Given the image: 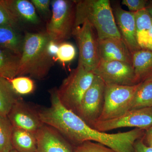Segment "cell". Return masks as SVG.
Listing matches in <instances>:
<instances>
[{
	"label": "cell",
	"instance_id": "6da1fadb",
	"mask_svg": "<svg viewBox=\"0 0 152 152\" xmlns=\"http://www.w3.org/2000/svg\"><path fill=\"white\" fill-rule=\"evenodd\" d=\"M49 124L73 147L90 141L102 144L117 152H134L135 142L142 137L145 132L138 128L115 134L99 132L91 127L77 115L63 105L55 109Z\"/></svg>",
	"mask_w": 152,
	"mask_h": 152
},
{
	"label": "cell",
	"instance_id": "7a4b0ae2",
	"mask_svg": "<svg viewBox=\"0 0 152 152\" xmlns=\"http://www.w3.org/2000/svg\"><path fill=\"white\" fill-rule=\"evenodd\" d=\"M50 38L46 32L27 33L23 38L18 76L29 75L37 80L44 79L54 64L48 45Z\"/></svg>",
	"mask_w": 152,
	"mask_h": 152
},
{
	"label": "cell",
	"instance_id": "3957f363",
	"mask_svg": "<svg viewBox=\"0 0 152 152\" xmlns=\"http://www.w3.org/2000/svg\"><path fill=\"white\" fill-rule=\"evenodd\" d=\"M75 28L87 21L95 30L98 39L121 38L109 0L75 1Z\"/></svg>",
	"mask_w": 152,
	"mask_h": 152
},
{
	"label": "cell",
	"instance_id": "277c9868",
	"mask_svg": "<svg viewBox=\"0 0 152 152\" xmlns=\"http://www.w3.org/2000/svg\"><path fill=\"white\" fill-rule=\"evenodd\" d=\"M94 76L92 72L87 71L78 64L57 89L62 104L77 115L83 97L91 85Z\"/></svg>",
	"mask_w": 152,
	"mask_h": 152
},
{
	"label": "cell",
	"instance_id": "5b68a950",
	"mask_svg": "<svg viewBox=\"0 0 152 152\" xmlns=\"http://www.w3.org/2000/svg\"><path fill=\"white\" fill-rule=\"evenodd\" d=\"M52 15L47 25L46 33L52 40L58 44L72 36L75 20V1L54 0Z\"/></svg>",
	"mask_w": 152,
	"mask_h": 152
},
{
	"label": "cell",
	"instance_id": "8992f818",
	"mask_svg": "<svg viewBox=\"0 0 152 152\" xmlns=\"http://www.w3.org/2000/svg\"><path fill=\"white\" fill-rule=\"evenodd\" d=\"M141 83L133 86L106 84L103 110L98 121L115 118L129 110Z\"/></svg>",
	"mask_w": 152,
	"mask_h": 152
},
{
	"label": "cell",
	"instance_id": "52a82bcc",
	"mask_svg": "<svg viewBox=\"0 0 152 152\" xmlns=\"http://www.w3.org/2000/svg\"><path fill=\"white\" fill-rule=\"evenodd\" d=\"M94 31L89 23L85 21L81 26L74 28L72 33L79 49L78 64L87 71L92 72L100 61L97 36Z\"/></svg>",
	"mask_w": 152,
	"mask_h": 152
},
{
	"label": "cell",
	"instance_id": "ba28073f",
	"mask_svg": "<svg viewBox=\"0 0 152 152\" xmlns=\"http://www.w3.org/2000/svg\"><path fill=\"white\" fill-rule=\"evenodd\" d=\"M106 84L96 75L82 99L77 115L92 127L98 121L103 110Z\"/></svg>",
	"mask_w": 152,
	"mask_h": 152
},
{
	"label": "cell",
	"instance_id": "9c48e42d",
	"mask_svg": "<svg viewBox=\"0 0 152 152\" xmlns=\"http://www.w3.org/2000/svg\"><path fill=\"white\" fill-rule=\"evenodd\" d=\"M152 126V107L130 110L122 115L106 121H97L92 128L99 132L124 127H135L146 131Z\"/></svg>",
	"mask_w": 152,
	"mask_h": 152
},
{
	"label": "cell",
	"instance_id": "30bf717a",
	"mask_svg": "<svg viewBox=\"0 0 152 152\" xmlns=\"http://www.w3.org/2000/svg\"><path fill=\"white\" fill-rule=\"evenodd\" d=\"M93 72L106 84L133 86L139 84L133 65L124 62L100 61Z\"/></svg>",
	"mask_w": 152,
	"mask_h": 152
},
{
	"label": "cell",
	"instance_id": "8fae6325",
	"mask_svg": "<svg viewBox=\"0 0 152 152\" xmlns=\"http://www.w3.org/2000/svg\"><path fill=\"white\" fill-rule=\"evenodd\" d=\"M7 116L13 127L35 134L44 124L39 116L38 107L32 106L22 97L14 105Z\"/></svg>",
	"mask_w": 152,
	"mask_h": 152
},
{
	"label": "cell",
	"instance_id": "7c38bea8",
	"mask_svg": "<svg viewBox=\"0 0 152 152\" xmlns=\"http://www.w3.org/2000/svg\"><path fill=\"white\" fill-rule=\"evenodd\" d=\"M36 152H74V147L55 128L44 124L36 134Z\"/></svg>",
	"mask_w": 152,
	"mask_h": 152
},
{
	"label": "cell",
	"instance_id": "4fadbf2b",
	"mask_svg": "<svg viewBox=\"0 0 152 152\" xmlns=\"http://www.w3.org/2000/svg\"><path fill=\"white\" fill-rule=\"evenodd\" d=\"M113 12L122 39L133 55L141 50L137 38L135 12L125 10L120 7L115 8Z\"/></svg>",
	"mask_w": 152,
	"mask_h": 152
},
{
	"label": "cell",
	"instance_id": "5bb4252c",
	"mask_svg": "<svg viewBox=\"0 0 152 152\" xmlns=\"http://www.w3.org/2000/svg\"><path fill=\"white\" fill-rule=\"evenodd\" d=\"M100 61H118L132 65L133 55L122 38L97 39Z\"/></svg>",
	"mask_w": 152,
	"mask_h": 152
},
{
	"label": "cell",
	"instance_id": "9a60e30c",
	"mask_svg": "<svg viewBox=\"0 0 152 152\" xmlns=\"http://www.w3.org/2000/svg\"><path fill=\"white\" fill-rule=\"evenodd\" d=\"M132 65L138 83L152 77V51L141 49L133 55Z\"/></svg>",
	"mask_w": 152,
	"mask_h": 152
},
{
	"label": "cell",
	"instance_id": "2e32d148",
	"mask_svg": "<svg viewBox=\"0 0 152 152\" xmlns=\"http://www.w3.org/2000/svg\"><path fill=\"white\" fill-rule=\"evenodd\" d=\"M20 56L0 47V77L8 80L18 77Z\"/></svg>",
	"mask_w": 152,
	"mask_h": 152
},
{
	"label": "cell",
	"instance_id": "e0dca14e",
	"mask_svg": "<svg viewBox=\"0 0 152 152\" xmlns=\"http://www.w3.org/2000/svg\"><path fill=\"white\" fill-rule=\"evenodd\" d=\"M12 143L13 149L18 152H36V134L13 127Z\"/></svg>",
	"mask_w": 152,
	"mask_h": 152
},
{
	"label": "cell",
	"instance_id": "ac0fdd59",
	"mask_svg": "<svg viewBox=\"0 0 152 152\" xmlns=\"http://www.w3.org/2000/svg\"><path fill=\"white\" fill-rule=\"evenodd\" d=\"M11 9L20 22L37 24L39 19L36 8L31 1L28 0H7Z\"/></svg>",
	"mask_w": 152,
	"mask_h": 152
},
{
	"label": "cell",
	"instance_id": "d6986e66",
	"mask_svg": "<svg viewBox=\"0 0 152 152\" xmlns=\"http://www.w3.org/2000/svg\"><path fill=\"white\" fill-rule=\"evenodd\" d=\"M21 98L14 91L9 80L0 77V115L7 116Z\"/></svg>",
	"mask_w": 152,
	"mask_h": 152
},
{
	"label": "cell",
	"instance_id": "ffe728a7",
	"mask_svg": "<svg viewBox=\"0 0 152 152\" xmlns=\"http://www.w3.org/2000/svg\"><path fill=\"white\" fill-rule=\"evenodd\" d=\"M23 38L16 29L7 26H0V46L21 56Z\"/></svg>",
	"mask_w": 152,
	"mask_h": 152
},
{
	"label": "cell",
	"instance_id": "44dd1931",
	"mask_svg": "<svg viewBox=\"0 0 152 152\" xmlns=\"http://www.w3.org/2000/svg\"><path fill=\"white\" fill-rule=\"evenodd\" d=\"M151 107H152V77L141 83L133 99L130 110Z\"/></svg>",
	"mask_w": 152,
	"mask_h": 152
},
{
	"label": "cell",
	"instance_id": "7402d4cb",
	"mask_svg": "<svg viewBox=\"0 0 152 152\" xmlns=\"http://www.w3.org/2000/svg\"><path fill=\"white\" fill-rule=\"evenodd\" d=\"M138 42L141 49L147 34L152 26V17L146 9L135 12Z\"/></svg>",
	"mask_w": 152,
	"mask_h": 152
},
{
	"label": "cell",
	"instance_id": "603a6c76",
	"mask_svg": "<svg viewBox=\"0 0 152 152\" xmlns=\"http://www.w3.org/2000/svg\"><path fill=\"white\" fill-rule=\"evenodd\" d=\"M13 126L7 116L0 115V152H10L13 149Z\"/></svg>",
	"mask_w": 152,
	"mask_h": 152
},
{
	"label": "cell",
	"instance_id": "cb8c5ba5",
	"mask_svg": "<svg viewBox=\"0 0 152 152\" xmlns=\"http://www.w3.org/2000/svg\"><path fill=\"white\" fill-rule=\"evenodd\" d=\"M9 80L15 92L20 96L32 94L35 89L34 82L29 77L18 76Z\"/></svg>",
	"mask_w": 152,
	"mask_h": 152
},
{
	"label": "cell",
	"instance_id": "d4e9b609",
	"mask_svg": "<svg viewBox=\"0 0 152 152\" xmlns=\"http://www.w3.org/2000/svg\"><path fill=\"white\" fill-rule=\"evenodd\" d=\"M20 23L9 5L7 0H0V26L16 29Z\"/></svg>",
	"mask_w": 152,
	"mask_h": 152
},
{
	"label": "cell",
	"instance_id": "484cf974",
	"mask_svg": "<svg viewBox=\"0 0 152 152\" xmlns=\"http://www.w3.org/2000/svg\"><path fill=\"white\" fill-rule=\"evenodd\" d=\"M76 55V49L72 44L63 42L59 44L56 59L64 64L72 61L75 57Z\"/></svg>",
	"mask_w": 152,
	"mask_h": 152
},
{
	"label": "cell",
	"instance_id": "4316f807",
	"mask_svg": "<svg viewBox=\"0 0 152 152\" xmlns=\"http://www.w3.org/2000/svg\"><path fill=\"white\" fill-rule=\"evenodd\" d=\"M74 152H117L99 143L88 141L74 147Z\"/></svg>",
	"mask_w": 152,
	"mask_h": 152
},
{
	"label": "cell",
	"instance_id": "83f0119b",
	"mask_svg": "<svg viewBox=\"0 0 152 152\" xmlns=\"http://www.w3.org/2000/svg\"><path fill=\"white\" fill-rule=\"evenodd\" d=\"M149 1L147 0H123L122 4L126 6L129 12H136L146 9Z\"/></svg>",
	"mask_w": 152,
	"mask_h": 152
},
{
	"label": "cell",
	"instance_id": "f1b7e54d",
	"mask_svg": "<svg viewBox=\"0 0 152 152\" xmlns=\"http://www.w3.org/2000/svg\"><path fill=\"white\" fill-rule=\"evenodd\" d=\"M35 8L41 14L48 15L50 13V0H31Z\"/></svg>",
	"mask_w": 152,
	"mask_h": 152
},
{
	"label": "cell",
	"instance_id": "f546056e",
	"mask_svg": "<svg viewBox=\"0 0 152 152\" xmlns=\"http://www.w3.org/2000/svg\"><path fill=\"white\" fill-rule=\"evenodd\" d=\"M142 138L135 142L134 145V152H152V148L144 143Z\"/></svg>",
	"mask_w": 152,
	"mask_h": 152
},
{
	"label": "cell",
	"instance_id": "4dcf8cb0",
	"mask_svg": "<svg viewBox=\"0 0 152 152\" xmlns=\"http://www.w3.org/2000/svg\"><path fill=\"white\" fill-rule=\"evenodd\" d=\"M141 49L152 51V26L147 33L146 37L142 45Z\"/></svg>",
	"mask_w": 152,
	"mask_h": 152
},
{
	"label": "cell",
	"instance_id": "1f68e13d",
	"mask_svg": "<svg viewBox=\"0 0 152 152\" xmlns=\"http://www.w3.org/2000/svg\"><path fill=\"white\" fill-rule=\"evenodd\" d=\"M59 44L51 39L48 45V50L49 54L53 58L56 56L57 52L58 50Z\"/></svg>",
	"mask_w": 152,
	"mask_h": 152
},
{
	"label": "cell",
	"instance_id": "d6a6232c",
	"mask_svg": "<svg viewBox=\"0 0 152 152\" xmlns=\"http://www.w3.org/2000/svg\"><path fill=\"white\" fill-rule=\"evenodd\" d=\"M142 139L144 143L148 146L152 148V126L145 131Z\"/></svg>",
	"mask_w": 152,
	"mask_h": 152
},
{
	"label": "cell",
	"instance_id": "836d02e7",
	"mask_svg": "<svg viewBox=\"0 0 152 152\" xmlns=\"http://www.w3.org/2000/svg\"><path fill=\"white\" fill-rule=\"evenodd\" d=\"M146 9L148 10V12L152 17V1H149L147 4Z\"/></svg>",
	"mask_w": 152,
	"mask_h": 152
},
{
	"label": "cell",
	"instance_id": "e575fe53",
	"mask_svg": "<svg viewBox=\"0 0 152 152\" xmlns=\"http://www.w3.org/2000/svg\"><path fill=\"white\" fill-rule=\"evenodd\" d=\"M10 152H18L17 151H16V150L13 149L12 150V151H10Z\"/></svg>",
	"mask_w": 152,
	"mask_h": 152
}]
</instances>
